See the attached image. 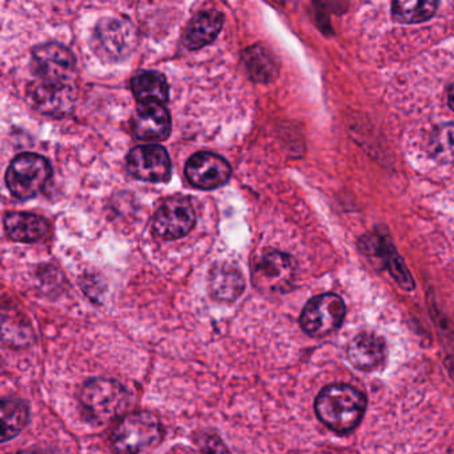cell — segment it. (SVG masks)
Instances as JSON below:
<instances>
[{
	"instance_id": "obj_1",
	"label": "cell",
	"mask_w": 454,
	"mask_h": 454,
	"mask_svg": "<svg viewBox=\"0 0 454 454\" xmlns=\"http://www.w3.org/2000/svg\"><path fill=\"white\" fill-rule=\"evenodd\" d=\"M366 409V398L350 385L336 384L321 390L316 398L318 419L336 433H349L360 424Z\"/></svg>"
},
{
	"instance_id": "obj_2",
	"label": "cell",
	"mask_w": 454,
	"mask_h": 454,
	"mask_svg": "<svg viewBox=\"0 0 454 454\" xmlns=\"http://www.w3.org/2000/svg\"><path fill=\"white\" fill-rule=\"evenodd\" d=\"M163 438L160 419L153 411L124 414L114 427L111 443L116 454H150Z\"/></svg>"
},
{
	"instance_id": "obj_3",
	"label": "cell",
	"mask_w": 454,
	"mask_h": 454,
	"mask_svg": "<svg viewBox=\"0 0 454 454\" xmlns=\"http://www.w3.org/2000/svg\"><path fill=\"white\" fill-rule=\"evenodd\" d=\"M81 403L90 421L107 424L123 414L129 403L126 387L111 379H92L82 387Z\"/></svg>"
},
{
	"instance_id": "obj_4",
	"label": "cell",
	"mask_w": 454,
	"mask_h": 454,
	"mask_svg": "<svg viewBox=\"0 0 454 454\" xmlns=\"http://www.w3.org/2000/svg\"><path fill=\"white\" fill-rule=\"evenodd\" d=\"M51 166L43 156L22 153L10 164L7 187L15 198L33 199L43 191L51 177Z\"/></svg>"
},
{
	"instance_id": "obj_5",
	"label": "cell",
	"mask_w": 454,
	"mask_h": 454,
	"mask_svg": "<svg viewBox=\"0 0 454 454\" xmlns=\"http://www.w3.org/2000/svg\"><path fill=\"white\" fill-rule=\"evenodd\" d=\"M137 43V31L129 20L123 18H105L95 27V52L106 62L126 59Z\"/></svg>"
},
{
	"instance_id": "obj_6",
	"label": "cell",
	"mask_w": 454,
	"mask_h": 454,
	"mask_svg": "<svg viewBox=\"0 0 454 454\" xmlns=\"http://www.w3.org/2000/svg\"><path fill=\"white\" fill-rule=\"evenodd\" d=\"M345 317V304L341 297L324 294L313 297L302 309L300 324L309 336L323 337L340 328Z\"/></svg>"
},
{
	"instance_id": "obj_7",
	"label": "cell",
	"mask_w": 454,
	"mask_h": 454,
	"mask_svg": "<svg viewBox=\"0 0 454 454\" xmlns=\"http://www.w3.org/2000/svg\"><path fill=\"white\" fill-rule=\"evenodd\" d=\"M294 278V262L283 252H264L254 260L252 267V281L262 294H283L288 291Z\"/></svg>"
},
{
	"instance_id": "obj_8",
	"label": "cell",
	"mask_w": 454,
	"mask_h": 454,
	"mask_svg": "<svg viewBox=\"0 0 454 454\" xmlns=\"http://www.w3.org/2000/svg\"><path fill=\"white\" fill-rule=\"evenodd\" d=\"M31 70L38 81L71 83L75 74V59L70 50L62 44H43L33 51Z\"/></svg>"
},
{
	"instance_id": "obj_9",
	"label": "cell",
	"mask_w": 454,
	"mask_h": 454,
	"mask_svg": "<svg viewBox=\"0 0 454 454\" xmlns=\"http://www.w3.org/2000/svg\"><path fill=\"white\" fill-rule=\"evenodd\" d=\"M195 223V209L190 199L176 196L164 201L156 212L153 232L164 240H176L188 235Z\"/></svg>"
},
{
	"instance_id": "obj_10",
	"label": "cell",
	"mask_w": 454,
	"mask_h": 454,
	"mask_svg": "<svg viewBox=\"0 0 454 454\" xmlns=\"http://www.w3.org/2000/svg\"><path fill=\"white\" fill-rule=\"evenodd\" d=\"M129 174L143 182L164 183L171 177L168 153L160 145H140L127 158Z\"/></svg>"
},
{
	"instance_id": "obj_11",
	"label": "cell",
	"mask_w": 454,
	"mask_h": 454,
	"mask_svg": "<svg viewBox=\"0 0 454 454\" xmlns=\"http://www.w3.org/2000/svg\"><path fill=\"white\" fill-rule=\"evenodd\" d=\"M28 97L36 110L55 118L67 115L75 105V90L71 83L38 81L31 84Z\"/></svg>"
},
{
	"instance_id": "obj_12",
	"label": "cell",
	"mask_w": 454,
	"mask_h": 454,
	"mask_svg": "<svg viewBox=\"0 0 454 454\" xmlns=\"http://www.w3.org/2000/svg\"><path fill=\"white\" fill-rule=\"evenodd\" d=\"M185 176L199 190H215L230 180L231 167L216 153H198L188 160Z\"/></svg>"
},
{
	"instance_id": "obj_13",
	"label": "cell",
	"mask_w": 454,
	"mask_h": 454,
	"mask_svg": "<svg viewBox=\"0 0 454 454\" xmlns=\"http://www.w3.org/2000/svg\"><path fill=\"white\" fill-rule=\"evenodd\" d=\"M135 137L145 142H161L171 134V116L163 105H140L131 121Z\"/></svg>"
},
{
	"instance_id": "obj_14",
	"label": "cell",
	"mask_w": 454,
	"mask_h": 454,
	"mask_svg": "<svg viewBox=\"0 0 454 454\" xmlns=\"http://www.w3.org/2000/svg\"><path fill=\"white\" fill-rule=\"evenodd\" d=\"M347 353L348 358L356 368L361 371H374L384 363L387 347L381 337L364 332L349 342Z\"/></svg>"
},
{
	"instance_id": "obj_15",
	"label": "cell",
	"mask_w": 454,
	"mask_h": 454,
	"mask_svg": "<svg viewBox=\"0 0 454 454\" xmlns=\"http://www.w3.org/2000/svg\"><path fill=\"white\" fill-rule=\"evenodd\" d=\"M209 294L220 302H233L243 294L246 281L240 270L228 262L214 265L209 273Z\"/></svg>"
},
{
	"instance_id": "obj_16",
	"label": "cell",
	"mask_w": 454,
	"mask_h": 454,
	"mask_svg": "<svg viewBox=\"0 0 454 454\" xmlns=\"http://www.w3.org/2000/svg\"><path fill=\"white\" fill-rule=\"evenodd\" d=\"M224 25V17L216 10L201 12L185 27L182 42L187 49L199 50L215 41Z\"/></svg>"
},
{
	"instance_id": "obj_17",
	"label": "cell",
	"mask_w": 454,
	"mask_h": 454,
	"mask_svg": "<svg viewBox=\"0 0 454 454\" xmlns=\"http://www.w3.org/2000/svg\"><path fill=\"white\" fill-rule=\"evenodd\" d=\"M4 228L12 240L20 241V243H35L46 235L49 224L38 215L10 212L4 217Z\"/></svg>"
},
{
	"instance_id": "obj_18",
	"label": "cell",
	"mask_w": 454,
	"mask_h": 454,
	"mask_svg": "<svg viewBox=\"0 0 454 454\" xmlns=\"http://www.w3.org/2000/svg\"><path fill=\"white\" fill-rule=\"evenodd\" d=\"M131 89L140 105H164L168 100V83L156 71L137 73L132 78Z\"/></svg>"
},
{
	"instance_id": "obj_19",
	"label": "cell",
	"mask_w": 454,
	"mask_h": 454,
	"mask_svg": "<svg viewBox=\"0 0 454 454\" xmlns=\"http://www.w3.org/2000/svg\"><path fill=\"white\" fill-rule=\"evenodd\" d=\"M2 442L17 437L30 419V409L20 398L4 397L2 400Z\"/></svg>"
},
{
	"instance_id": "obj_20",
	"label": "cell",
	"mask_w": 454,
	"mask_h": 454,
	"mask_svg": "<svg viewBox=\"0 0 454 454\" xmlns=\"http://www.w3.org/2000/svg\"><path fill=\"white\" fill-rule=\"evenodd\" d=\"M438 2L432 0H397L392 4V17L395 22L411 25L430 20L437 10Z\"/></svg>"
},
{
	"instance_id": "obj_21",
	"label": "cell",
	"mask_w": 454,
	"mask_h": 454,
	"mask_svg": "<svg viewBox=\"0 0 454 454\" xmlns=\"http://www.w3.org/2000/svg\"><path fill=\"white\" fill-rule=\"evenodd\" d=\"M244 62L251 78L259 83H270L278 75L275 59L270 51L259 44L244 52Z\"/></svg>"
},
{
	"instance_id": "obj_22",
	"label": "cell",
	"mask_w": 454,
	"mask_h": 454,
	"mask_svg": "<svg viewBox=\"0 0 454 454\" xmlns=\"http://www.w3.org/2000/svg\"><path fill=\"white\" fill-rule=\"evenodd\" d=\"M430 155L441 163L454 161V124H442L433 131L429 143Z\"/></svg>"
},
{
	"instance_id": "obj_23",
	"label": "cell",
	"mask_w": 454,
	"mask_h": 454,
	"mask_svg": "<svg viewBox=\"0 0 454 454\" xmlns=\"http://www.w3.org/2000/svg\"><path fill=\"white\" fill-rule=\"evenodd\" d=\"M195 441L203 454H231L222 438L215 432H200L195 435Z\"/></svg>"
},
{
	"instance_id": "obj_24",
	"label": "cell",
	"mask_w": 454,
	"mask_h": 454,
	"mask_svg": "<svg viewBox=\"0 0 454 454\" xmlns=\"http://www.w3.org/2000/svg\"><path fill=\"white\" fill-rule=\"evenodd\" d=\"M448 102L451 110L454 111V83L451 84L450 89H449Z\"/></svg>"
},
{
	"instance_id": "obj_25",
	"label": "cell",
	"mask_w": 454,
	"mask_h": 454,
	"mask_svg": "<svg viewBox=\"0 0 454 454\" xmlns=\"http://www.w3.org/2000/svg\"><path fill=\"white\" fill-rule=\"evenodd\" d=\"M12 454H36V453H34V451L23 450V451H17V453H12Z\"/></svg>"
}]
</instances>
